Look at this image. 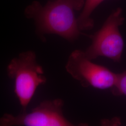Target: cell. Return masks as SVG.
<instances>
[{
	"label": "cell",
	"instance_id": "cell-4",
	"mask_svg": "<svg viewBox=\"0 0 126 126\" xmlns=\"http://www.w3.org/2000/svg\"><path fill=\"white\" fill-rule=\"evenodd\" d=\"M69 74L83 87L112 90L115 86L118 74L108 68L96 64L88 59L84 51L76 50L69 56L65 65Z\"/></svg>",
	"mask_w": 126,
	"mask_h": 126
},
{
	"label": "cell",
	"instance_id": "cell-5",
	"mask_svg": "<svg viewBox=\"0 0 126 126\" xmlns=\"http://www.w3.org/2000/svg\"><path fill=\"white\" fill-rule=\"evenodd\" d=\"M63 102L60 99L46 100L30 113L17 116L5 113L0 118V126H71L63 113Z\"/></svg>",
	"mask_w": 126,
	"mask_h": 126
},
{
	"label": "cell",
	"instance_id": "cell-3",
	"mask_svg": "<svg viewBox=\"0 0 126 126\" xmlns=\"http://www.w3.org/2000/svg\"><path fill=\"white\" fill-rule=\"evenodd\" d=\"M124 20L121 8H119L113 11L101 29L91 36L92 44L84 51L86 57L92 60L103 57L120 62L124 42L119 27L123 24Z\"/></svg>",
	"mask_w": 126,
	"mask_h": 126
},
{
	"label": "cell",
	"instance_id": "cell-1",
	"mask_svg": "<svg viewBox=\"0 0 126 126\" xmlns=\"http://www.w3.org/2000/svg\"><path fill=\"white\" fill-rule=\"evenodd\" d=\"M84 2L85 0H53L43 6L35 0L26 8L24 13L34 20L39 35L55 34L73 41L81 34L74 12L82 9Z\"/></svg>",
	"mask_w": 126,
	"mask_h": 126
},
{
	"label": "cell",
	"instance_id": "cell-6",
	"mask_svg": "<svg viewBox=\"0 0 126 126\" xmlns=\"http://www.w3.org/2000/svg\"><path fill=\"white\" fill-rule=\"evenodd\" d=\"M105 0H85L83 10L77 18L80 31L89 30L94 27V21L91 17L92 13L97 7Z\"/></svg>",
	"mask_w": 126,
	"mask_h": 126
},
{
	"label": "cell",
	"instance_id": "cell-2",
	"mask_svg": "<svg viewBox=\"0 0 126 126\" xmlns=\"http://www.w3.org/2000/svg\"><path fill=\"white\" fill-rule=\"evenodd\" d=\"M7 70L8 76L13 80L14 93L22 107V112H26L38 87L46 82L43 67L37 63L35 53L29 50L12 59Z\"/></svg>",
	"mask_w": 126,
	"mask_h": 126
},
{
	"label": "cell",
	"instance_id": "cell-7",
	"mask_svg": "<svg viewBox=\"0 0 126 126\" xmlns=\"http://www.w3.org/2000/svg\"><path fill=\"white\" fill-rule=\"evenodd\" d=\"M111 91L113 95L126 96V71L118 74L116 84Z\"/></svg>",
	"mask_w": 126,
	"mask_h": 126
}]
</instances>
